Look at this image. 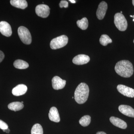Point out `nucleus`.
Here are the masks:
<instances>
[{"mask_svg": "<svg viewBox=\"0 0 134 134\" xmlns=\"http://www.w3.org/2000/svg\"><path fill=\"white\" fill-rule=\"evenodd\" d=\"M115 72L121 76L129 77L133 74V65L131 62L127 60L118 62L115 67Z\"/></svg>", "mask_w": 134, "mask_h": 134, "instance_id": "f257e3e1", "label": "nucleus"}, {"mask_svg": "<svg viewBox=\"0 0 134 134\" xmlns=\"http://www.w3.org/2000/svg\"><path fill=\"white\" fill-rule=\"evenodd\" d=\"M89 88L86 83H81L77 87L74 93V98L76 103L83 104L86 102L88 97Z\"/></svg>", "mask_w": 134, "mask_h": 134, "instance_id": "f03ea898", "label": "nucleus"}, {"mask_svg": "<svg viewBox=\"0 0 134 134\" xmlns=\"http://www.w3.org/2000/svg\"><path fill=\"white\" fill-rule=\"evenodd\" d=\"M68 38L66 35H62L52 40L50 43L52 49L55 50L64 47L68 44Z\"/></svg>", "mask_w": 134, "mask_h": 134, "instance_id": "7ed1b4c3", "label": "nucleus"}, {"mask_svg": "<svg viewBox=\"0 0 134 134\" xmlns=\"http://www.w3.org/2000/svg\"><path fill=\"white\" fill-rule=\"evenodd\" d=\"M114 23L115 26L120 31H124L127 27V22L122 14L117 13L114 16Z\"/></svg>", "mask_w": 134, "mask_h": 134, "instance_id": "20e7f679", "label": "nucleus"}, {"mask_svg": "<svg viewBox=\"0 0 134 134\" xmlns=\"http://www.w3.org/2000/svg\"><path fill=\"white\" fill-rule=\"evenodd\" d=\"M18 32L19 38L24 44H30L31 43V34L27 28L24 26H20L18 30Z\"/></svg>", "mask_w": 134, "mask_h": 134, "instance_id": "39448f33", "label": "nucleus"}, {"mask_svg": "<svg viewBox=\"0 0 134 134\" xmlns=\"http://www.w3.org/2000/svg\"><path fill=\"white\" fill-rule=\"evenodd\" d=\"M50 8L47 5L40 4L36 7V12L39 16L43 18L47 17L50 14Z\"/></svg>", "mask_w": 134, "mask_h": 134, "instance_id": "423d86ee", "label": "nucleus"}, {"mask_svg": "<svg viewBox=\"0 0 134 134\" xmlns=\"http://www.w3.org/2000/svg\"><path fill=\"white\" fill-rule=\"evenodd\" d=\"M117 90L123 96L128 97H134V90L132 88L120 84L117 86Z\"/></svg>", "mask_w": 134, "mask_h": 134, "instance_id": "0eeeda50", "label": "nucleus"}, {"mask_svg": "<svg viewBox=\"0 0 134 134\" xmlns=\"http://www.w3.org/2000/svg\"><path fill=\"white\" fill-rule=\"evenodd\" d=\"M107 8H108V5L105 2L103 1L99 3L96 12L97 17L99 19L102 20L104 18Z\"/></svg>", "mask_w": 134, "mask_h": 134, "instance_id": "6e6552de", "label": "nucleus"}, {"mask_svg": "<svg viewBox=\"0 0 134 134\" xmlns=\"http://www.w3.org/2000/svg\"><path fill=\"white\" fill-rule=\"evenodd\" d=\"M0 32L6 37H9L11 36L12 29L8 23L3 21L0 22Z\"/></svg>", "mask_w": 134, "mask_h": 134, "instance_id": "1a4fd4ad", "label": "nucleus"}, {"mask_svg": "<svg viewBox=\"0 0 134 134\" xmlns=\"http://www.w3.org/2000/svg\"><path fill=\"white\" fill-rule=\"evenodd\" d=\"M53 88L55 90H61L65 87L66 84V81L62 79L58 76H55L52 79Z\"/></svg>", "mask_w": 134, "mask_h": 134, "instance_id": "9d476101", "label": "nucleus"}, {"mask_svg": "<svg viewBox=\"0 0 134 134\" xmlns=\"http://www.w3.org/2000/svg\"><path fill=\"white\" fill-rule=\"evenodd\" d=\"M90 57L85 54H79L76 55L72 60L73 63L76 65H83L88 63L90 62Z\"/></svg>", "mask_w": 134, "mask_h": 134, "instance_id": "9b49d317", "label": "nucleus"}, {"mask_svg": "<svg viewBox=\"0 0 134 134\" xmlns=\"http://www.w3.org/2000/svg\"><path fill=\"white\" fill-rule=\"evenodd\" d=\"M119 110L124 115L134 118V109L131 107L125 105H121L119 106Z\"/></svg>", "mask_w": 134, "mask_h": 134, "instance_id": "f8f14e48", "label": "nucleus"}, {"mask_svg": "<svg viewBox=\"0 0 134 134\" xmlns=\"http://www.w3.org/2000/svg\"><path fill=\"white\" fill-rule=\"evenodd\" d=\"M27 90V87L24 84H19L14 88L12 90V93L14 96H19L24 95Z\"/></svg>", "mask_w": 134, "mask_h": 134, "instance_id": "ddd939ff", "label": "nucleus"}, {"mask_svg": "<svg viewBox=\"0 0 134 134\" xmlns=\"http://www.w3.org/2000/svg\"><path fill=\"white\" fill-rule=\"evenodd\" d=\"M48 117L50 120L56 122H60L59 114L57 108L53 107L50 108L48 114Z\"/></svg>", "mask_w": 134, "mask_h": 134, "instance_id": "4468645a", "label": "nucleus"}, {"mask_svg": "<svg viewBox=\"0 0 134 134\" xmlns=\"http://www.w3.org/2000/svg\"><path fill=\"white\" fill-rule=\"evenodd\" d=\"M110 122L115 126L122 129H126L127 127V124L125 121L119 118L114 117H111L110 119Z\"/></svg>", "mask_w": 134, "mask_h": 134, "instance_id": "2eb2a0df", "label": "nucleus"}, {"mask_svg": "<svg viewBox=\"0 0 134 134\" xmlns=\"http://www.w3.org/2000/svg\"><path fill=\"white\" fill-rule=\"evenodd\" d=\"M10 3L15 7L21 9H24L28 6L27 2L25 0H11Z\"/></svg>", "mask_w": 134, "mask_h": 134, "instance_id": "dca6fc26", "label": "nucleus"}, {"mask_svg": "<svg viewBox=\"0 0 134 134\" xmlns=\"http://www.w3.org/2000/svg\"><path fill=\"white\" fill-rule=\"evenodd\" d=\"M24 107V105L23 103L19 102H14L10 103L8 105V108L9 110L12 111H19L22 110Z\"/></svg>", "mask_w": 134, "mask_h": 134, "instance_id": "f3484780", "label": "nucleus"}, {"mask_svg": "<svg viewBox=\"0 0 134 134\" xmlns=\"http://www.w3.org/2000/svg\"><path fill=\"white\" fill-rule=\"evenodd\" d=\"M14 66L18 69H24L27 68L29 67L28 63L23 60H16L14 63Z\"/></svg>", "mask_w": 134, "mask_h": 134, "instance_id": "a211bd4d", "label": "nucleus"}, {"mask_svg": "<svg viewBox=\"0 0 134 134\" xmlns=\"http://www.w3.org/2000/svg\"><path fill=\"white\" fill-rule=\"evenodd\" d=\"M76 23L77 26L82 30H86L88 26V21L86 17L83 18L81 20H78Z\"/></svg>", "mask_w": 134, "mask_h": 134, "instance_id": "6ab92c4d", "label": "nucleus"}, {"mask_svg": "<svg viewBox=\"0 0 134 134\" xmlns=\"http://www.w3.org/2000/svg\"><path fill=\"white\" fill-rule=\"evenodd\" d=\"M99 42L102 45L106 46L109 43H111L112 40L108 35L103 34L99 39Z\"/></svg>", "mask_w": 134, "mask_h": 134, "instance_id": "aec40b11", "label": "nucleus"}, {"mask_svg": "<svg viewBox=\"0 0 134 134\" xmlns=\"http://www.w3.org/2000/svg\"><path fill=\"white\" fill-rule=\"evenodd\" d=\"M91 121V117L90 115H85L82 117L79 121L80 125L83 127L88 126Z\"/></svg>", "mask_w": 134, "mask_h": 134, "instance_id": "412c9836", "label": "nucleus"}, {"mask_svg": "<svg viewBox=\"0 0 134 134\" xmlns=\"http://www.w3.org/2000/svg\"><path fill=\"white\" fill-rule=\"evenodd\" d=\"M43 130L42 127L39 124H36L32 128L31 134H43Z\"/></svg>", "mask_w": 134, "mask_h": 134, "instance_id": "4be33fe9", "label": "nucleus"}, {"mask_svg": "<svg viewBox=\"0 0 134 134\" xmlns=\"http://www.w3.org/2000/svg\"><path fill=\"white\" fill-rule=\"evenodd\" d=\"M8 126L7 124L2 120H0V129L3 130L8 129Z\"/></svg>", "mask_w": 134, "mask_h": 134, "instance_id": "5701e85b", "label": "nucleus"}, {"mask_svg": "<svg viewBox=\"0 0 134 134\" xmlns=\"http://www.w3.org/2000/svg\"><path fill=\"white\" fill-rule=\"evenodd\" d=\"M69 3L66 1H61L59 3L60 8H62L64 7L67 8L68 7Z\"/></svg>", "mask_w": 134, "mask_h": 134, "instance_id": "b1692460", "label": "nucleus"}, {"mask_svg": "<svg viewBox=\"0 0 134 134\" xmlns=\"http://www.w3.org/2000/svg\"><path fill=\"white\" fill-rule=\"evenodd\" d=\"M4 58H5V55L4 53L2 51L0 50V63L2 61Z\"/></svg>", "mask_w": 134, "mask_h": 134, "instance_id": "393cba45", "label": "nucleus"}, {"mask_svg": "<svg viewBox=\"0 0 134 134\" xmlns=\"http://www.w3.org/2000/svg\"><path fill=\"white\" fill-rule=\"evenodd\" d=\"M3 131L4 132H6L7 133H9L10 131V130L8 128L7 129L3 130Z\"/></svg>", "mask_w": 134, "mask_h": 134, "instance_id": "a878e982", "label": "nucleus"}, {"mask_svg": "<svg viewBox=\"0 0 134 134\" xmlns=\"http://www.w3.org/2000/svg\"><path fill=\"white\" fill-rule=\"evenodd\" d=\"M96 134H107L105 132H98Z\"/></svg>", "mask_w": 134, "mask_h": 134, "instance_id": "bb28decb", "label": "nucleus"}, {"mask_svg": "<svg viewBox=\"0 0 134 134\" xmlns=\"http://www.w3.org/2000/svg\"><path fill=\"white\" fill-rule=\"evenodd\" d=\"M69 1L72 3H76L75 1H74V0H69Z\"/></svg>", "mask_w": 134, "mask_h": 134, "instance_id": "cd10ccee", "label": "nucleus"}, {"mask_svg": "<svg viewBox=\"0 0 134 134\" xmlns=\"http://www.w3.org/2000/svg\"><path fill=\"white\" fill-rule=\"evenodd\" d=\"M132 3H133V5L134 6V0L132 1Z\"/></svg>", "mask_w": 134, "mask_h": 134, "instance_id": "c85d7f7f", "label": "nucleus"}, {"mask_svg": "<svg viewBox=\"0 0 134 134\" xmlns=\"http://www.w3.org/2000/svg\"><path fill=\"white\" fill-rule=\"evenodd\" d=\"M133 18H134V19H133V21L134 22V15L133 16Z\"/></svg>", "mask_w": 134, "mask_h": 134, "instance_id": "c756f323", "label": "nucleus"}, {"mask_svg": "<svg viewBox=\"0 0 134 134\" xmlns=\"http://www.w3.org/2000/svg\"><path fill=\"white\" fill-rule=\"evenodd\" d=\"M120 13H121V14H122V11H121Z\"/></svg>", "mask_w": 134, "mask_h": 134, "instance_id": "7c9ffc66", "label": "nucleus"}, {"mask_svg": "<svg viewBox=\"0 0 134 134\" xmlns=\"http://www.w3.org/2000/svg\"><path fill=\"white\" fill-rule=\"evenodd\" d=\"M21 103H23H23H24L23 101H22V102H21Z\"/></svg>", "mask_w": 134, "mask_h": 134, "instance_id": "2f4dec72", "label": "nucleus"}, {"mask_svg": "<svg viewBox=\"0 0 134 134\" xmlns=\"http://www.w3.org/2000/svg\"><path fill=\"white\" fill-rule=\"evenodd\" d=\"M72 98H74V97H72Z\"/></svg>", "mask_w": 134, "mask_h": 134, "instance_id": "473e14b6", "label": "nucleus"}, {"mask_svg": "<svg viewBox=\"0 0 134 134\" xmlns=\"http://www.w3.org/2000/svg\"><path fill=\"white\" fill-rule=\"evenodd\" d=\"M133 43H134V40H133Z\"/></svg>", "mask_w": 134, "mask_h": 134, "instance_id": "72a5a7b5", "label": "nucleus"}]
</instances>
